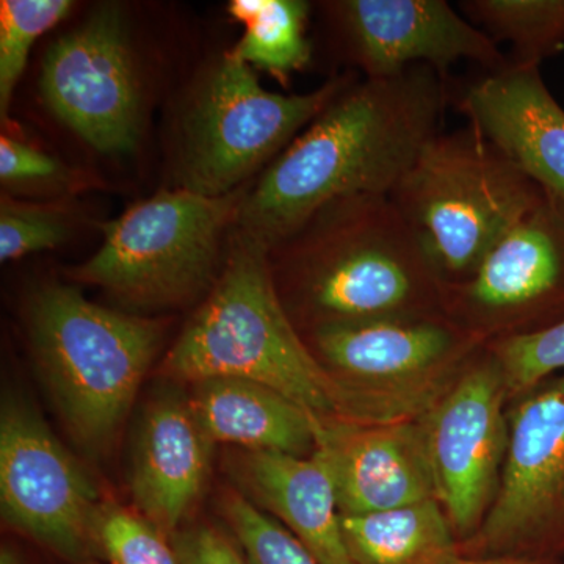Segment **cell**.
Listing matches in <instances>:
<instances>
[{
  "label": "cell",
  "instance_id": "1",
  "mask_svg": "<svg viewBox=\"0 0 564 564\" xmlns=\"http://www.w3.org/2000/svg\"><path fill=\"white\" fill-rule=\"evenodd\" d=\"M447 101V79L425 65L352 80L248 188L236 231L272 250L337 199L391 195Z\"/></svg>",
  "mask_w": 564,
  "mask_h": 564
},
{
  "label": "cell",
  "instance_id": "2",
  "mask_svg": "<svg viewBox=\"0 0 564 564\" xmlns=\"http://www.w3.org/2000/svg\"><path fill=\"white\" fill-rule=\"evenodd\" d=\"M236 232L209 299L163 361L181 383L240 378L269 386L325 422L386 423L421 417L445 388H369L344 380L296 329L274 282L270 250Z\"/></svg>",
  "mask_w": 564,
  "mask_h": 564
},
{
  "label": "cell",
  "instance_id": "3",
  "mask_svg": "<svg viewBox=\"0 0 564 564\" xmlns=\"http://www.w3.org/2000/svg\"><path fill=\"white\" fill-rule=\"evenodd\" d=\"M274 282L313 329L443 314L425 248L389 195L337 199L270 250Z\"/></svg>",
  "mask_w": 564,
  "mask_h": 564
},
{
  "label": "cell",
  "instance_id": "4",
  "mask_svg": "<svg viewBox=\"0 0 564 564\" xmlns=\"http://www.w3.org/2000/svg\"><path fill=\"white\" fill-rule=\"evenodd\" d=\"M33 358L63 421L82 447L101 454L135 399L163 339L161 323L51 285L32 300Z\"/></svg>",
  "mask_w": 564,
  "mask_h": 564
},
{
  "label": "cell",
  "instance_id": "5",
  "mask_svg": "<svg viewBox=\"0 0 564 564\" xmlns=\"http://www.w3.org/2000/svg\"><path fill=\"white\" fill-rule=\"evenodd\" d=\"M547 195L470 126L434 135L391 195L443 284L467 280Z\"/></svg>",
  "mask_w": 564,
  "mask_h": 564
},
{
  "label": "cell",
  "instance_id": "6",
  "mask_svg": "<svg viewBox=\"0 0 564 564\" xmlns=\"http://www.w3.org/2000/svg\"><path fill=\"white\" fill-rule=\"evenodd\" d=\"M248 188L204 196L181 187L135 204L101 223L102 247L70 278L141 310L195 299L215 280L223 236L236 226Z\"/></svg>",
  "mask_w": 564,
  "mask_h": 564
},
{
  "label": "cell",
  "instance_id": "7",
  "mask_svg": "<svg viewBox=\"0 0 564 564\" xmlns=\"http://www.w3.org/2000/svg\"><path fill=\"white\" fill-rule=\"evenodd\" d=\"M352 77H334L304 95H278L229 52L212 70L185 121L182 187L225 196L269 166L343 93Z\"/></svg>",
  "mask_w": 564,
  "mask_h": 564
},
{
  "label": "cell",
  "instance_id": "8",
  "mask_svg": "<svg viewBox=\"0 0 564 564\" xmlns=\"http://www.w3.org/2000/svg\"><path fill=\"white\" fill-rule=\"evenodd\" d=\"M499 492L464 556L564 564V373L514 400Z\"/></svg>",
  "mask_w": 564,
  "mask_h": 564
},
{
  "label": "cell",
  "instance_id": "9",
  "mask_svg": "<svg viewBox=\"0 0 564 564\" xmlns=\"http://www.w3.org/2000/svg\"><path fill=\"white\" fill-rule=\"evenodd\" d=\"M441 311L486 344L563 322L564 203L545 195L467 280L443 284Z\"/></svg>",
  "mask_w": 564,
  "mask_h": 564
},
{
  "label": "cell",
  "instance_id": "10",
  "mask_svg": "<svg viewBox=\"0 0 564 564\" xmlns=\"http://www.w3.org/2000/svg\"><path fill=\"white\" fill-rule=\"evenodd\" d=\"M508 400L502 369L486 344L485 355L462 366L421 417L434 497L462 544L480 530L499 492L510 441Z\"/></svg>",
  "mask_w": 564,
  "mask_h": 564
},
{
  "label": "cell",
  "instance_id": "11",
  "mask_svg": "<svg viewBox=\"0 0 564 564\" xmlns=\"http://www.w3.org/2000/svg\"><path fill=\"white\" fill-rule=\"evenodd\" d=\"M0 503L3 519L70 562L87 558L98 491L79 462L20 397L0 414Z\"/></svg>",
  "mask_w": 564,
  "mask_h": 564
},
{
  "label": "cell",
  "instance_id": "12",
  "mask_svg": "<svg viewBox=\"0 0 564 564\" xmlns=\"http://www.w3.org/2000/svg\"><path fill=\"white\" fill-rule=\"evenodd\" d=\"M41 95L55 117L104 154L135 150L141 129L139 76L122 9L102 3L52 44Z\"/></svg>",
  "mask_w": 564,
  "mask_h": 564
},
{
  "label": "cell",
  "instance_id": "13",
  "mask_svg": "<svg viewBox=\"0 0 564 564\" xmlns=\"http://www.w3.org/2000/svg\"><path fill=\"white\" fill-rule=\"evenodd\" d=\"M326 10L345 55L367 79L399 76L419 65L447 79L459 61L486 70L508 65L499 46L445 0H339Z\"/></svg>",
  "mask_w": 564,
  "mask_h": 564
},
{
  "label": "cell",
  "instance_id": "14",
  "mask_svg": "<svg viewBox=\"0 0 564 564\" xmlns=\"http://www.w3.org/2000/svg\"><path fill=\"white\" fill-rule=\"evenodd\" d=\"M485 344L443 314L329 323L311 334V348L332 372L384 389L447 383L455 367Z\"/></svg>",
  "mask_w": 564,
  "mask_h": 564
},
{
  "label": "cell",
  "instance_id": "15",
  "mask_svg": "<svg viewBox=\"0 0 564 564\" xmlns=\"http://www.w3.org/2000/svg\"><path fill=\"white\" fill-rule=\"evenodd\" d=\"M421 417L372 425L322 423L315 451L332 467L340 514L378 513L436 499Z\"/></svg>",
  "mask_w": 564,
  "mask_h": 564
},
{
  "label": "cell",
  "instance_id": "16",
  "mask_svg": "<svg viewBox=\"0 0 564 564\" xmlns=\"http://www.w3.org/2000/svg\"><path fill=\"white\" fill-rule=\"evenodd\" d=\"M458 110L534 184L564 203V110L540 66L508 62L486 70L463 93Z\"/></svg>",
  "mask_w": 564,
  "mask_h": 564
},
{
  "label": "cell",
  "instance_id": "17",
  "mask_svg": "<svg viewBox=\"0 0 564 564\" xmlns=\"http://www.w3.org/2000/svg\"><path fill=\"white\" fill-rule=\"evenodd\" d=\"M214 444L184 395L166 391L148 404L137 433L131 470L133 502L170 534L202 494Z\"/></svg>",
  "mask_w": 564,
  "mask_h": 564
},
{
  "label": "cell",
  "instance_id": "18",
  "mask_svg": "<svg viewBox=\"0 0 564 564\" xmlns=\"http://www.w3.org/2000/svg\"><path fill=\"white\" fill-rule=\"evenodd\" d=\"M229 463L245 492L280 519L318 564H355L345 543L332 467L322 452L295 456L240 451Z\"/></svg>",
  "mask_w": 564,
  "mask_h": 564
},
{
  "label": "cell",
  "instance_id": "19",
  "mask_svg": "<svg viewBox=\"0 0 564 564\" xmlns=\"http://www.w3.org/2000/svg\"><path fill=\"white\" fill-rule=\"evenodd\" d=\"M188 402L212 444L242 451L313 455L325 422L269 386L240 378L199 381Z\"/></svg>",
  "mask_w": 564,
  "mask_h": 564
},
{
  "label": "cell",
  "instance_id": "20",
  "mask_svg": "<svg viewBox=\"0 0 564 564\" xmlns=\"http://www.w3.org/2000/svg\"><path fill=\"white\" fill-rule=\"evenodd\" d=\"M355 564H462V543L436 499L395 510L340 514Z\"/></svg>",
  "mask_w": 564,
  "mask_h": 564
},
{
  "label": "cell",
  "instance_id": "21",
  "mask_svg": "<svg viewBox=\"0 0 564 564\" xmlns=\"http://www.w3.org/2000/svg\"><path fill=\"white\" fill-rule=\"evenodd\" d=\"M459 10L497 46L511 44V65L540 66L564 50V0H464Z\"/></svg>",
  "mask_w": 564,
  "mask_h": 564
},
{
  "label": "cell",
  "instance_id": "22",
  "mask_svg": "<svg viewBox=\"0 0 564 564\" xmlns=\"http://www.w3.org/2000/svg\"><path fill=\"white\" fill-rule=\"evenodd\" d=\"M310 3L303 0H261L254 17L245 25V35L231 51L251 68L267 70L285 82L293 70L311 61L306 39Z\"/></svg>",
  "mask_w": 564,
  "mask_h": 564
},
{
  "label": "cell",
  "instance_id": "23",
  "mask_svg": "<svg viewBox=\"0 0 564 564\" xmlns=\"http://www.w3.org/2000/svg\"><path fill=\"white\" fill-rule=\"evenodd\" d=\"M70 0L0 2V117L9 120L11 99L35 41L73 10Z\"/></svg>",
  "mask_w": 564,
  "mask_h": 564
},
{
  "label": "cell",
  "instance_id": "24",
  "mask_svg": "<svg viewBox=\"0 0 564 564\" xmlns=\"http://www.w3.org/2000/svg\"><path fill=\"white\" fill-rule=\"evenodd\" d=\"M93 547L109 564H182L169 534L120 505L101 503L93 522Z\"/></svg>",
  "mask_w": 564,
  "mask_h": 564
},
{
  "label": "cell",
  "instance_id": "25",
  "mask_svg": "<svg viewBox=\"0 0 564 564\" xmlns=\"http://www.w3.org/2000/svg\"><path fill=\"white\" fill-rule=\"evenodd\" d=\"M221 513L248 564H318L313 554L276 519L259 510L242 492L223 496Z\"/></svg>",
  "mask_w": 564,
  "mask_h": 564
},
{
  "label": "cell",
  "instance_id": "26",
  "mask_svg": "<svg viewBox=\"0 0 564 564\" xmlns=\"http://www.w3.org/2000/svg\"><path fill=\"white\" fill-rule=\"evenodd\" d=\"M488 347L502 369L510 399L564 373V321L543 332L494 340Z\"/></svg>",
  "mask_w": 564,
  "mask_h": 564
},
{
  "label": "cell",
  "instance_id": "27",
  "mask_svg": "<svg viewBox=\"0 0 564 564\" xmlns=\"http://www.w3.org/2000/svg\"><path fill=\"white\" fill-rule=\"evenodd\" d=\"M68 234V220L57 207L20 203L10 196H2L0 261H14L32 252L57 248L65 242Z\"/></svg>",
  "mask_w": 564,
  "mask_h": 564
},
{
  "label": "cell",
  "instance_id": "28",
  "mask_svg": "<svg viewBox=\"0 0 564 564\" xmlns=\"http://www.w3.org/2000/svg\"><path fill=\"white\" fill-rule=\"evenodd\" d=\"M61 163L46 152L3 135L0 139V180L3 184L50 180L61 176Z\"/></svg>",
  "mask_w": 564,
  "mask_h": 564
},
{
  "label": "cell",
  "instance_id": "29",
  "mask_svg": "<svg viewBox=\"0 0 564 564\" xmlns=\"http://www.w3.org/2000/svg\"><path fill=\"white\" fill-rule=\"evenodd\" d=\"M173 544L182 564H248L231 541L212 527L180 534Z\"/></svg>",
  "mask_w": 564,
  "mask_h": 564
},
{
  "label": "cell",
  "instance_id": "30",
  "mask_svg": "<svg viewBox=\"0 0 564 564\" xmlns=\"http://www.w3.org/2000/svg\"><path fill=\"white\" fill-rule=\"evenodd\" d=\"M462 564H563V563L544 562V560L519 558V556H477V558H469V556H464Z\"/></svg>",
  "mask_w": 564,
  "mask_h": 564
},
{
  "label": "cell",
  "instance_id": "31",
  "mask_svg": "<svg viewBox=\"0 0 564 564\" xmlns=\"http://www.w3.org/2000/svg\"><path fill=\"white\" fill-rule=\"evenodd\" d=\"M0 564H22L20 556L11 552L10 549H2L0 554Z\"/></svg>",
  "mask_w": 564,
  "mask_h": 564
}]
</instances>
